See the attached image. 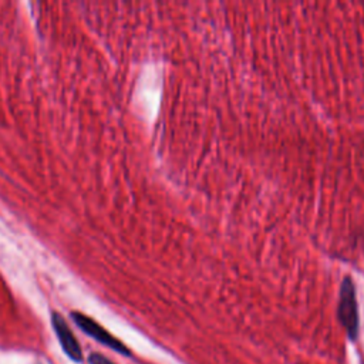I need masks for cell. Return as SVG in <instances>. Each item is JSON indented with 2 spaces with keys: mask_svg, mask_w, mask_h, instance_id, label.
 I'll return each instance as SVG.
<instances>
[{
  "mask_svg": "<svg viewBox=\"0 0 364 364\" xmlns=\"http://www.w3.org/2000/svg\"><path fill=\"white\" fill-rule=\"evenodd\" d=\"M88 363L90 364H115L112 363L111 360H108L107 357H104L102 354H98V353H94L88 357Z\"/></svg>",
  "mask_w": 364,
  "mask_h": 364,
  "instance_id": "4",
  "label": "cell"
},
{
  "mask_svg": "<svg viewBox=\"0 0 364 364\" xmlns=\"http://www.w3.org/2000/svg\"><path fill=\"white\" fill-rule=\"evenodd\" d=\"M337 316L340 323L346 328L348 337L354 340L358 334V309H357L354 283L350 276H346L343 279V283L340 287Z\"/></svg>",
  "mask_w": 364,
  "mask_h": 364,
  "instance_id": "1",
  "label": "cell"
},
{
  "mask_svg": "<svg viewBox=\"0 0 364 364\" xmlns=\"http://www.w3.org/2000/svg\"><path fill=\"white\" fill-rule=\"evenodd\" d=\"M73 320L75 321V324L90 337L95 338L98 343L109 347L111 350L124 354V355H129V350L127 348V346H124L118 338H115L109 331H107L102 326H100L95 320H92L91 317L82 314V313H73Z\"/></svg>",
  "mask_w": 364,
  "mask_h": 364,
  "instance_id": "2",
  "label": "cell"
},
{
  "mask_svg": "<svg viewBox=\"0 0 364 364\" xmlns=\"http://www.w3.org/2000/svg\"><path fill=\"white\" fill-rule=\"evenodd\" d=\"M51 323H53V328H54V331L57 334V338H58L64 353L73 361H81L82 360V353H81L80 344H78L77 338L74 337L73 331L70 330V327L67 326L65 320L58 313H53Z\"/></svg>",
  "mask_w": 364,
  "mask_h": 364,
  "instance_id": "3",
  "label": "cell"
}]
</instances>
